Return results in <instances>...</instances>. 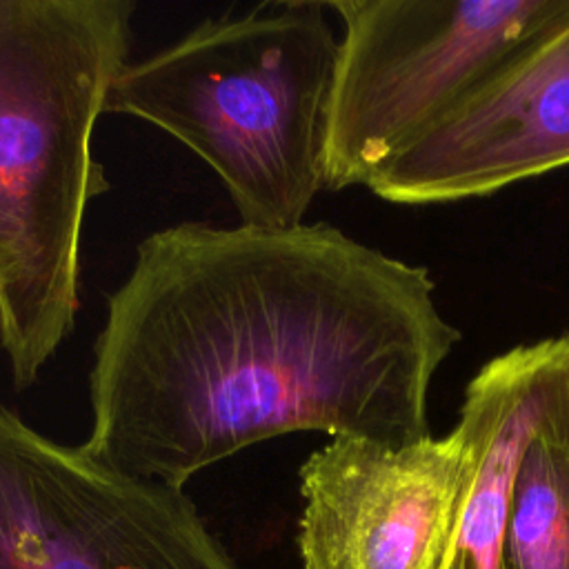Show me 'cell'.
Masks as SVG:
<instances>
[{"label":"cell","instance_id":"6da1fadb","mask_svg":"<svg viewBox=\"0 0 569 569\" xmlns=\"http://www.w3.org/2000/svg\"><path fill=\"white\" fill-rule=\"evenodd\" d=\"M458 340L429 269L329 222H180L138 244L109 296L84 445L178 489L293 431L411 445Z\"/></svg>","mask_w":569,"mask_h":569},{"label":"cell","instance_id":"7a4b0ae2","mask_svg":"<svg viewBox=\"0 0 569 569\" xmlns=\"http://www.w3.org/2000/svg\"><path fill=\"white\" fill-rule=\"evenodd\" d=\"M127 0H0V347L16 391L69 338L89 202L109 191L91 142L129 62Z\"/></svg>","mask_w":569,"mask_h":569},{"label":"cell","instance_id":"3957f363","mask_svg":"<svg viewBox=\"0 0 569 569\" xmlns=\"http://www.w3.org/2000/svg\"><path fill=\"white\" fill-rule=\"evenodd\" d=\"M327 2H280L204 20L127 62L104 113L140 118L204 160L240 224L296 229L325 189L338 44Z\"/></svg>","mask_w":569,"mask_h":569},{"label":"cell","instance_id":"277c9868","mask_svg":"<svg viewBox=\"0 0 569 569\" xmlns=\"http://www.w3.org/2000/svg\"><path fill=\"white\" fill-rule=\"evenodd\" d=\"M325 189L369 187L569 0H340Z\"/></svg>","mask_w":569,"mask_h":569},{"label":"cell","instance_id":"5b68a950","mask_svg":"<svg viewBox=\"0 0 569 569\" xmlns=\"http://www.w3.org/2000/svg\"><path fill=\"white\" fill-rule=\"evenodd\" d=\"M0 569H238L189 496L0 407Z\"/></svg>","mask_w":569,"mask_h":569},{"label":"cell","instance_id":"8992f818","mask_svg":"<svg viewBox=\"0 0 569 569\" xmlns=\"http://www.w3.org/2000/svg\"><path fill=\"white\" fill-rule=\"evenodd\" d=\"M493 416L487 362L453 429L411 445L331 438L300 467L305 569H438Z\"/></svg>","mask_w":569,"mask_h":569},{"label":"cell","instance_id":"52a82bcc","mask_svg":"<svg viewBox=\"0 0 569 569\" xmlns=\"http://www.w3.org/2000/svg\"><path fill=\"white\" fill-rule=\"evenodd\" d=\"M567 164L569 9L367 189L393 204H447Z\"/></svg>","mask_w":569,"mask_h":569},{"label":"cell","instance_id":"ba28073f","mask_svg":"<svg viewBox=\"0 0 569 569\" xmlns=\"http://www.w3.org/2000/svg\"><path fill=\"white\" fill-rule=\"evenodd\" d=\"M493 416L438 569H507L513 482L531 440L569 407V333L493 356Z\"/></svg>","mask_w":569,"mask_h":569},{"label":"cell","instance_id":"9c48e42d","mask_svg":"<svg viewBox=\"0 0 569 569\" xmlns=\"http://www.w3.org/2000/svg\"><path fill=\"white\" fill-rule=\"evenodd\" d=\"M507 569H569V407L529 445L511 491Z\"/></svg>","mask_w":569,"mask_h":569}]
</instances>
